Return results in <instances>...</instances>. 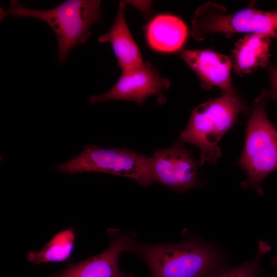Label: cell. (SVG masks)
<instances>
[{"instance_id": "6da1fadb", "label": "cell", "mask_w": 277, "mask_h": 277, "mask_svg": "<svg viewBox=\"0 0 277 277\" xmlns=\"http://www.w3.org/2000/svg\"><path fill=\"white\" fill-rule=\"evenodd\" d=\"M132 252L146 264L152 277H215L229 267L216 246L196 238L169 244L136 242Z\"/></svg>"}, {"instance_id": "7a4b0ae2", "label": "cell", "mask_w": 277, "mask_h": 277, "mask_svg": "<svg viewBox=\"0 0 277 277\" xmlns=\"http://www.w3.org/2000/svg\"><path fill=\"white\" fill-rule=\"evenodd\" d=\"M101 3L98 0H67L50 9L36 10L11 0L9 9L1 8L0 18L30 17L46 22L56 36L58 60L63 62L74 46L84 43L91 35V27L101 19Z\"/></svg>"}, {"instance_id": "3957f363", "label": "cell", "mask_w": 277, "mask_h": 277, "mask_svg": "<svg viewBox=\"0 0 277 277\" xmlns=\"http://www.w3.org/2000/svg\"><path fill=\"white\" fill-rule=\"evenodd\" d=\"M245 110L243 101L234 90L199 105L192 110L177 142L190 143L201 149L200 166L205 163L214 165L221 155L218 142Z\"/></svg>"}, {"instance_id": "277c9868", "label": "cell", "mask_w": 277, "mask_h": 277, "mask_svg": "<svg viewBox=\"0 0 277 277\" xmlns=\"http://www.w3.org/2000/svg\"><path fill=\"white\" fill-rule=\"evenodd\" d=\"M266 92L258 97L248 121L244 150L238 162L248 175L241 183L244 189H253L262 196L261 183L277 169V130L268 120L265 108Z\"/></svg>"}, {"instance_id": "5b68a950", "label": "cell", "mask_w": 277, "mask_h": 277, "mask_svg": "<svg viewBox=\"0 0 277 277\" xmlns=\"http://www.w3.org/2000/svg\"><path fill=\"white\" fill-rule=\"evenodd\" d=\"M55 168L69 174L111 173L133 179L145 187L153 183L149 158L126 148L106 149L89 145L76 157Z\"/></svg>"}, {"instance_id": "8992f818", "label": "cell", "mask_w": 277, "mask_h": 277, "mask_svg": "<svg viewBox=\"0 0 277 277\" xmlns=\"http://www.w3.org/2000/svg\"><path fill=\"white\" fill-rule=\"evenodd\" d=\"M222 7L208 3L195 12L191 34L202 40L207 33L236 32L261 34L277 38V10L266 12L246 8L235 13L224 15Z\"/></svg>"}, {"instance_id": "52a82bcc", "label": "cell", "mask_w": 277, "mask_h": 277, "mask_svg": "<svg viewBox=\"0 0 277 277\" xmlns=\"http://www.w3.org/2000/svg\"><path fill=\"white\" fill-rule=\"evenodd\" d=\"M149 159L153 183H161L179 192L200 185L197 179L200 162L182 143L177 142L170 148L157 149Z\"/></svg>"}, {"instance_id": "ba28073f", "label": "cell", "mask_w": 277, "mask_h": 277, "mask_svg": "<svg viewBox=\"0 0 277 277\" xmlns=\"http://www.w3.org/2000/svg\"><path fill=\"white\" fill-rule=\"evenodd\" d=\"M170 81L162 77L148 62L137 68L122 71L121 76L113 87L107 92L90 96L89 102L99 103L110 100H126L142 104L152 95L159 96V102L165 101L164 90L170 86Z\"/></svg>"}, {"instance_id": "9c48e42d", "label": "cell", "mask_w": 277, "mask_h": 277, "mask_svg": "<svg viewBox=\"0 0 277 277\" xmlns=\"http://www.w3.org/2000/svg\"><path fill=\"white\" fill-rule=\"evenodd\" d=\"M109 246L101 253L83 262L69 266L56 277H132L122 271L118 266L119 256L131 251L136 241L133 233H123L110 229Z\"/></svg>"}, {"instance_id": "30bf717a", "label": "cell", "mask_w": 277, "mask_h": 277, "mask_svg": "<svg viewBox=\"0 0 277 277\" xmlns=\"http://www.w3.org/2000/svg\"><path fill=\"white\" fill-rule=\"evenodd\" d=\"M180 55L196 73L202 86L209 89L216 86L224 93L230 92L231 62L226 55L209 50H185Z\"/></svg>"}, {"instance_id": "8fae6325", "label": "cell", "mask_w": 277, "mask_h": 277, "mask_svg": "<svg viewBox=\"0 0 277 277\" xmlns=\"http://www.w3.org/2000/svg\"><path fill=\"white\" fill-rule=\"evenodd\" d=\"M125 3L120 2L117 14L109 30L100 36L101 43H109L122 71H129L141 67L144 62L138 47L127 25L124 12Z\"/></svg>"}, {"instance_id": "7c38bea8", "label": "cell", "mask_w": 277, "mask_h": 277, "mask_svg": "<svg viewBox=\"0 0 277 277\" xmlns=\"http://www.w3.org/2000/svg\"><path fill=\"white\" fill-rule=\"evenodd\" d=\"M145 32L150 47L163 53L179 50L188 36V29L185 23L177 16L169 14L155 16L147 24Z\"/></svg>"}, {"instance_id": "4fadbf2b", "label": "cell", "mask_w": 277, "mask_h": 277, "mask_svg": "<svg viewBox=\"0 0 277 277\" xmlns=\"http://www.w3.org/2000/svg\"><path fill=\"white\" fill-rule=\"evenodd\" d=\"M269 37L256 33L245 36L235 44L232 61L236 73L242 75L265 67L269 57Z\"/></svg>"}, {"instance_id": "5bb4252c", "label": "cell", "mask_w": 277, "mask_h": 277, "mask_svg": "<svg viewBox=\"0 0 277 277\" xmlns=\"http://www.w3.org/2000/svg\"><path fill=\"white\" fill-rule=\"evenodd\" d=\"M74 240L72 228L63 230L56 234L41 250L30 251L27 259L35 264L64 262L72 252Z\"/></svg>"}, {"instance_id": "9a60e30c", "label": "cell", "mask_w": 277, "mask_h": 277, "mask_svg": "<svg viewBox=\"0 0 277 277\" xmlns=\"http://www.w3.org/2000/svg\"><path fill=\"white\" fill-rule=\"evenodd\" d=\"M270 250L266 242L260 241L257 254L253 259L238 266L228 267L215 277H258L264 271L261 266V260Z\"/></svg>"}, {"instance_id": "2e32d148", "label": "cell", "mask_w": 277, "mask_h": 277, "mask_svg": "<svg viewBox=\"0 0 277 277\" xmlns=\"http://www.w3.org/2000/svg\"><path fill=\"white\" fill-rule=\"evenodd\" d=\"M272 87L269 92H266L267 97L277 99V68L272 67L269 70Z\"/></svg>"}]
</instances>
